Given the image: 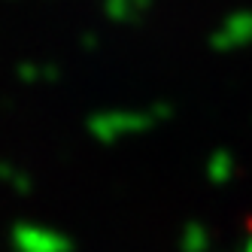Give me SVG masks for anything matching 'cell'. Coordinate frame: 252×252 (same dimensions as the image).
Masks as SVG:
<instances>
[{
  "instance_id": "6da1fadb",
  "label": "cell",
  "mask_w": 252,
  "mask_h": 252,
  "mask_svg": "<svg viewBox=\"0 0 252 252\" xmlns=\"http://www.w3.org/2000/svg\"><path fill=\"white\" fill-rule=\"evenodd\" d=\"M249 252H252V249H249Z\"/></svg>"
}]
</instances>
